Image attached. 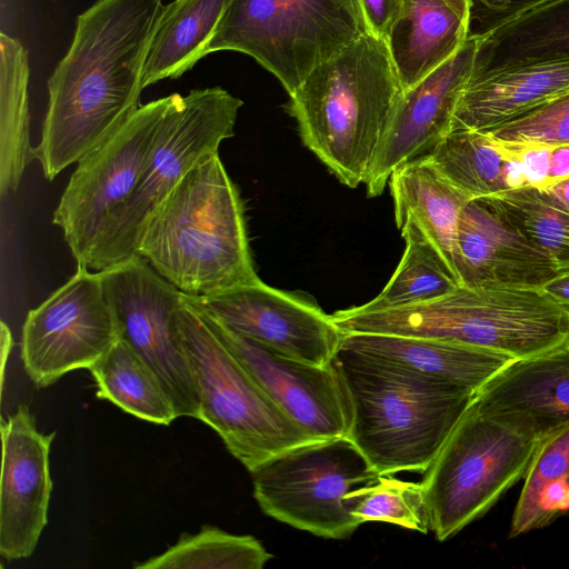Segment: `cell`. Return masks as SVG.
Wrapping results in <instances>:
<instances>
[{
    "label": "cell",
    "instance_id": "1f68e13d",
    "mask_svg": "<svg viewBox=\"0 0 569 569\" xmlns=\"http://www.w3.org/2000/svg\"><path fill=\"white\" fill-rule=\"evenodd\" d=\"M272 558L249 535L229 533L203 525L197 533H182L164 552L136 563L137 569H262Z\"/></svg>",
    "mask_w": 569,
    "mask_h": 569
},
{
    "label": "cell",
    "instance_id": "9a60e30c",
    "mask_svg": "<svg viewBox=\"0 0 569 569\" xmlns=\"http://www.w3.org/2000/svg\"><path fill=\"white\" fill-rule=\"evenodd\" d=\"M199 310L263 391L313 439L348 437L351 401L333 360L317 366L292 359Z\"/></svg>",
    "mask_w": 569,
    "mask_h": 569
},
{
    "label": "cell",
    "instance_id": "7c38bea8",
    "mask_svg": "<svg viewBox=\"0 0 569 569\" xmlns=\"http://www.w3.org/2000/svg\"><path fill=\"white\" fill-rule=\"evenodd\" d=\"M99 272L121 339L154 371L178 416L199 419L198 388L174 318L183 292L139 254Z\"/></svg>",
    "mask_w": 569,
    "mask_h": 569
},
{
    "label": "cell",
    "instance_id": "74e56055",
    "mask_svg": "<svg viewBox=\"0 0 569 569\" xmlns=\"http://www.w3.org/2000/svg\"><path fill=\"white\" fill-rule=\"evenodd\" d=\"M567 178H569V143L553 146L550 152L547 188Z\"/></svg>",
    "mask_w": 569,
    "mask_h": 569
},
{
    "label": "cell",
    "instance_id": "ffe728a7",
    "mask_svg": "<svg viewBox=\"0 0 569 569\" xmlns=\"http://www.w3.org/2000/svg\"><path fill=\"white\" fill-rule=\"evenodd\" d=\"M567 93L569 58L472 74L457 106L451 128L487 132Z\"/></svg>",
    "mask_w": 569,
    "mask_h": 569
},
{
    "label": "cell",
    "instance_id": "8992f818",
    "mask_svg": "<svg viewBox=\"0 0 569 569\" xmlns=\"http://www.w3.org/2000/svg\"><path fill=\"white\" fill-rule=\"evenodd\" d=\"M174 318L198 388L199 420L250 472L287 449L316 440L263 391L186 293Z\"/></svg>",
    "mask_w": 569,
    "mask_h": 569
},
{
    "label": "cell",
    "instance_id": "d6a6232c",
    "mask_svg": "<svg viewBox=\"0 0 569 569\" xmlns=\"http://www.w3.org/2000/svg\"><path fill=\"white\" fill-rule=\"evenodd\" d=\"M350 512L362 523L385 521L422 533L429 531V518L421 482L379 475L373 481L347 496Z\"/></svg>",
    "mask_w": 569,
    "mask_h": 569
},
{
    "label": "cell",
    "instance_id": "5b68a950",
    "mask_svg": "<svg viewBox=\"0 0 569 569\" xmlns=\"http://www.w3.org/2000/svg\"><path fill=\"white\" fill-rule=\"evenodd\" d=\"M331 318L343 333L432 338L515 360L569 340V311L541 288L459 286L432 300L382 310L351 307Z\"/></svg>",
    "mask_w": 569,
    "mask_h": 569
},
{
    "label": "cell",
    "instance_id": "60d3db41",
    "mask_svg": "<svg viewBox=\"0 0 569 569\" xmlns=\"http://www.w3.org/2000/svg\"><path fill=\"white\" fill-rule=\"evenodd\" d=\"M12 336L8 326L2 321L1 322V386L3 387V377H4V368L7 365V359L12 349Z\"/></svg>",
    "mask_w": 569,
    "mask_h": 569
},
{
    "label": "cell",
    "instance_id": "f1b7e54d",
    "mask_svg": "<svg viewBox=\"0 0 569 569\" xmlns=\"http://www.w3.org/2000/svg\"><path fill=\"white\" fill-rule=\"evenodd\" d=\"M89 370L99 399L158 425L179 418L154 371L126 340L120 338Z\"/></svg>",
    "mask_w": 569,
    "mask_h": 569
},
{
    "label": "cell",
    "instance_id": "ab89813d",
    "mask_svg": "<svg viewBox=\"0 0 569 569\" xmlns=\"http://www.w3.org/2000/svg\"><path fill=\"white\" fill-rule=\"evenodd\" d=\"M543 191L555 203L569 212V178L549 186Z\"/></svg>",
    "mask_w": 569,
    "mask_h": 569
},
{
    "label": "cell",
    "instance_id": "30bf717a",
    "mask_svg": "<svg viewBox=\"0 0 569 569\" xmlns=\"http://www.w3.org/2000/svg\"><path fill=\"white\" fill-rule=\"evenodd\" d=\"M250 473L253 497L266 515L328 539H345L362 525L347 496L379 476L348 437L292 447Z\"/></svg>",
    "mask_w": 569,
    "mask_h": 569
},
{
    "label": "cell",
    "instance_id": "2e32d148",
    "mask_svg": "<svg viewBox=\"0 0 569 569\" xmlns=\"http://www.w3.org/2000/svg\"><path fill=\"white\" fill-rule=\"evenodd\" d=\"M473 33L461 49L403 93L381 139L368 178L367 196H380L391 172L428 153L451 129L453 116L476 64Z\"/></svg>",
    "mask_w": 569,
    "mask_h": 569
},
{
    "label": "cell",
    "instance_id": "ba28073f",
    "mask_svg": "<svg viewBox=\"0 0 569 569\" xmlns=\"http://www.w3.org/2000/svg\"><path fill=\"white\" fill-rule=\"evenodd\" d=\"M242 104L221 87L171 93L138 183L108 223L91 270L101 271L137 254L150 214L193 167L219 154L222 141L234 134Z\"/></svg>",
    "mask_w": 569,
    "mask_h": 569
},
{
    "label": "cell",
    "instance_id": "d6986e66",
    "mask_svg": "<svg viewBox=\"0 0 569 569\" xmlns=\"http://www.w3.org/2000/svg\"><path fill=\"white\" fill-rule=\"evenodd\" d=\"M475 400L491 416L537 439L569 425V340L513 360Z\"/></svg>",
    "mask_w": 569,
    "mask_h": 569
},
{
    "label": "cell",
    "instance_id": "7402d4cb",
    "mask_svg": "<svg viewBox=\"0 0 569 569\" xmlns=\"http://www.w3.org/2000/svg\"><path fill=\"white\" fill-rule=\"evenodd\" d=\"M340 345L475 392L515 360L457 342L389 333H343Z\"/></svg>",
    "mask_w": 569,
    "mask_h": 569
},
{
    "label": "cell",
    "instance_id": "603a6c76",
    "mask_svg": "<svg viewBox=\"0 0 569 569\" xmlns=\"http://www.w3.org/2000/svg\"><path fill=\"white\" fill-rule=\"evenodd\" d=\"M472 74L569 58V0H550L520 12L480 19Z\"/></svg>",
    "mask_w": 569,
    "mask_h": 569
},
{
    "label": "cell",
    "instance_id": "484cf974",
    "mask_svg": "<svg viewBox=\"0 0 569 569\" xmlns=\"http://www.w3.org/2000/svg\"><path fill=\"white\" fill-rule=\"evenodd\" d=\"M426 154L472 199L527 186L520 162L486 132L452 127Z\"/></svg>",
    "mask_w": 569,
    "mask_h": 569
},
{
    "label": "cell",
    "instance_id": "d4e9b609",
    "mask_svg": "<svg viewBox=\"0 0 569 569\" xmlns=\"http://www.w3.org/2000/svg\"><path fill=\"white\" fill-rule=\"evenodd\" d=\"M229 2L173 0L164 4L144 61L143 89L181 77L209 54V43Z\"/></svg>",
    "mask_w": 569,
    "mask_h": 569
},
{
    "label": "cell",
    "instance_id": "6da1fadb",
    "mask_svg": "<svg viewBox=\"0 0 569 569\" xmlns=\"http://www.w3.org/2000/svg\"><path fill=\"white\" fill-rule=\"evenodd\" d=\"M162 0H97L48 79L34 147L48 181L110 138L140 107L142 73Z\"/></svg>",
    "mask_w": 569,
    "mask_h": 569
},
{
    "label": "cell",
    "instance_id": "e0dca14e",
    "mask_svg": "<svg viewBox=\"0 0 569 569\" xmlns=\"http://www.w3.org/2000/svg\"><path fill=\"white\" fill-rule=\"evenodd\" d=\"M54 435L37 429L26 405L1 420L0 555L8 561L30 557L48 522Z\"/></svg>",
    "mask_w": 569,
    "mask_h": 569
},
{
    "label": "cell",
    "instance_id": "5bb4252c",
    "mask_svg": "<svg viewBox=\"0 0 569 569\" xmlns=\"http://www.w3.org/2000/svg\"><path fill=\"white\" fill-rule=\"evenodd\" d=\"M202 311L231 330L303 362L330 363L343 332L318 303L261 279L217 295L189 296Z\"/></svg>",
    "mask_w": 569,
    "mask_h": 569
},
{
    "label": "cell",
    "instance_id": "ac0fdd59",
    "mask_svg": "<svg viewBox=\"0 0 569 569\" xmlns=\"http://www.w3.org/2000/svg\"><path fill=\"white\" fill-rule=\"evenodd\" d=\"M456 271L466 287L541 288L560 274L547 253L478 199L460 216Z\"/></svg>",
    "mask_w": 569,
    "mask_h": 569
},
{
    "label": "cell",
    "instance_id": "e575fe53",
    "mask_svg": "<svg viewBox=\"0 0 569 569\" xmlns=\"http://www.w3.org/2000/svg\"><path fill=\"white\" fill-rule=\"evenodd\" d=\"M495 141L507 154L520 162L527 186L540 190L547 188L550 152L553 146L539 142Z\"/></svg>",
    "mask_w": 569,
    "mask_h": 569
},
{
    "label": "cell",
    "instance_id": "8d00e7d4",
    "mask_svg": "<svg viewBox=\"0 0 569 569\" xmlns=\"http://www.w3.org/2000/svg\"><path fill=\"white\" fill-rule=\"evenodd\" d=\"M548 1L550 0H472L480 19L510 16Z\"/></svg>",
    "mask_w": 569,
    "mask_h": 569
},
{
    "label": "cell",
    "instance_id": "277c9868",
    "mask_svg": "<svg viewBox=\"0 0 569 569\" xmlns=\"http://www.w3.org/2000/svg\"><path fill=\"white\" fill-rule=\"evenodd\" d=\"M351 401L348 438L378 475L425 472L477 392L340 345Z\"/></svg>",
    "mask_w": 569,
    "mask_h": 569
},
{
    "label": "cell",
    "instance_id": "4fadbf2b",
    "mask_svg": "<svg viewBox=\"0 0 569 569\" xmlns=\"http://www.w3.org/2000/svg\"><path fill=\"white\" fill-rule=\"evenodd\" d=\"M120 338L100 272L77 266L73 276L28 312L21 358L29 378L43 388L72 370L89 369Z\"/></svg>",
    "mask_w": 569,
    "mask_h": 569
},
{
    "label": "cell",
    "instance_id": "44dd1931",
    "mask_svg": "<svg viewBox=\"0 0 569 569\" xmlns=\"http://www.w3.org/2000/svg\"><path fill=\"white\" fill-rule=\"evenodd\" d=\"M472 0H402L387 39L403 90L453 57L470 36Z\"/></svg>",
    "mask_w": 569,
    "mask_h": 569
},
{
    "label": "cell",
    "instance_id": "d590c367",
    "mask_svg": "<svg viewBox=\"0 0 569 569\" xmlns=\"http://www.w3.org/2000/svg\"><path fill=\"white\" fill-rule=\"evenodd\" d=\"M370 33L387 41L402 10V0H360Z\"/></svg>",
    "mask_w": 569,
    "mask_h": 569
},
{
    "label": "cell",
    "instance_id": "3957f363",
    "mask_svg": "<svg viewBox=\"0 0 569 569\" xmlns=\"http://www.w3.org/2000/svg\"><path fill=\"white\" fill-rule=\"evenodd\" d=\"M402 93L387 41L369 32L317 66L286 110L303 144L341 183L357 188Z\"/></svg>",
    "mask_w": 569,
    "mask_h": 569
},
{
    "label": "cell",
    "instance_id": "83f0119b",
    "mask_svg": "<svg viewBox=\"0 0 569 569\" xmlns=\"http://www.w3.org/2000/svg\"><path fill=\"white\" fill-rule=\"evenodd\" d=\"M516 505L509 537L569 515V425L539 439Z\"/></svg>",
    "mask_w": 569,
    "mask_h": 569
},
{
    "label": "cell",
    "instance_id": "4316f807",
    "mask_svg": "<svg viewBox=\"0 0 569 569\" xmlns=\"http://www.w3.org/2000/svg\"><path fill=\"white\" fill-rule=\"evenodd\" d=\"M29 59L24 46L0 33V194L17 190L34 159L30 140Z\"/></svg>",
    "mask_w": 569,
    "mask_h": 569
},
{
    "label": "cell",
    "instance_id": "52a82bcc",
    "mask_svg": "<svg viewBox=\"0 0 569 569\" xmlns=\"http://www.w3.org/2000/svg\"><path fill=\"white\" fill-rule=\"evenodd\" d=\"M369 32L360 0H230L208 53L251 57L290 96L317 66Z\"/></svg>",
    "mask_w": 569,
    "mask_h": 569
},
{
    "label": "cell",
    "instance_id": "8fae6325",
    "mask_svg": "<svg viewBox=\"0 0 569 569\" xmlns=\"http://www.w3.org/2000/svg\"><path fill=\"white\" fill-rule=\"evenodd\" d=\"M170 101L171 94L140 106L77 162L52 218L77 266L91 270L108 223L138 183Z\"/></svg>",
    "mask_w": 569,
    "mask_h": 569
},
{
    "label": "cell",
    "instance_id": "9c48e42d",
    "mask_svg": "<svg viewBox=\"0 0 569 569\" xmlns=\"http://www.w3.org/2000/svg\"><path fill=\"white\" fill-rule=\"evenodd\" d=\"M539 439L475 400L425 471L429 530L445 541L482 517L525 477Z\"/></svg>",
    "mask_w": 569,
    "mask_h": 569
},
{
    "label": "cell",
    "instance_id": "cb8c5ba5",
    "mask_svg": "<svg viewBox=\"0 0 569 569\" xmlns=\"http://www.w3.org/2000/svg\"><path fill=\"white\" fill-rule=\"evenodd\" d=\"M388 183L397 227L405 222L413 223L458 278V224L463 208L473 199L448 180L427 154L397 167Z\"/></svg>",
    "mask_w": 569,
    "mask_h": 569
},
{
    "label": "cell",
    "instance_id": "836d02e7",
    "mask_svg": "<svg viewBox=\"0 0 569 569\" xmlns=\"http://www.w3.org/2000/svg\"><path fill=\"white\" fill-rule=\"evenodd\" d=\"M505 142L569 143V93L550 100L486 132Z\"/></svg>",
    "mask_w": 569,
    "mask_h": 569
},
{
    "label": "cell",
    "instance_id": "f546056e",
    "mask_svg": "<svg viewBox=\"0 0 569 569\" xmlns=\"http://www.w3.org/2000/svg\"><path fill=\"white\" fill-rule=\"evenodd\" d=\"M398 229L406 241L398 267L378 296L357 306L360 310L391 309L428 301L461 286L435 246L413 223L405 222Z\"/></svg>",
    "mask_w": 569,
    "mask_h": 569
},
{
    "label": "cell",
    "instance_id": "7a4b0ae2",
    "mask_svg": "<svg viewBox=\"0 0 569 569\" xmlns=\"http://www.w3.org/2000/svg\"><path fill=\"white\" fill-rule=\"evenodd\" d=\"M136 253L189 296L260 280L244 203L219 154L193 167L161 201L140 232Z\"/></svg>",
    "mask_w": 569,
    "mask_h": 569
},
{
    "label": "cell",
    "instance_id": "4dcf8cb0",
    "mask_svg": "<svg viewBox=\"0 0 569 569\" xmlns=\"http://www.w3.org/2000/svg\"><path fill=\"white\" fill-rule=\"evenodd\" d=\"M478 200L547 253L560 273L569 272V212L543 190L526 186Z\"/></svg>",
    "mask_w": 569,
    "mask_h": 569
},
{
    "label": "cell",
    "instance_id": "f35d334b",
    "mask_svg": "<svg viewBox=\"0 0 569 569\" xmlns=\"http://www.w3.org/2000/svg\"><path fill=\"white\" fill-rule=\"evenodd\" d=\"M541 289L569 311V272L558 274Z\"/></svg>",
    "mask_w": 569,
    "mask_h": 569
}]
</instances>
